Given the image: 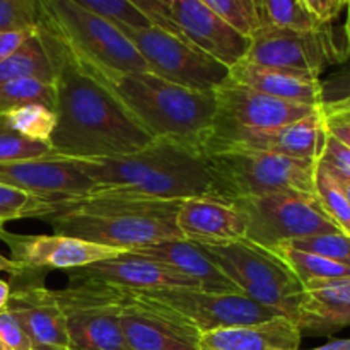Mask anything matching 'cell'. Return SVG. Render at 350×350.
<instances>
[{"instance_id": "obj_1", "label": "cell", "mask_w": 350, "mask_h": 350, "mask_svg": "<svg viewBox=\"0 0 350 350\" xmlns=\"http://www.w3.org/2000/svg\"><path fill=\"white\" fill-rule=\"evenodd\" d=\"M57 55V129L50 139L55 156H123L152 142L154 137L101 81L77 64L58 38Z\"/></svg>"}, {"instance_id": "obj_2", "label": "cell", "mask_w": 350, "mask_h": 350, "mask_svg": "<svg viewBox=\"0 0 350 350\" xmlns=\"http://www.w3.org/2000/svg\"><path fill=\"white\" fill-rule=\"evenodd\" d=\"M74 161L96 185L92 193L171 202L215 198L214 178L204 150L174 140L154 139L144 149L123 156Z\"/></svg>"}, {"instance_id": "obj_3", "label": "cell", "mask_w": 350, "mask_h": 350, "mask_svg": "<svg viewBox=\"0 0 350 350\" xmlns=\"http://www.w3.org/2000/svg\"><path fill=\"white\" fill-rule=\"evenodd\" d=\"M181 202L91 193L64 200L60 211L44 221L55 234L132 252L157 241L181 238L174 224Z\"/></svg>"}, {"instance_id": "obj_4", "label": "cell", "mask_w": 350, "mask_h": 350, "mask_svg": "<svg viewBox=\"0 0 350 350\" xmlns=\"http://www.w3.org/2000/svg\"><path fill=\"white\" fill-rule=\"evenodd\" d=\"M77 64L101 81L154 139L204 150L215 126L214 94L181 88L150 72H108Z\"/></svg>"}, {"instance_id": "obj_5", "label": "cell", "mask_w": 350, "mask_h": 350, "mask_svg": "<svg viewBox=\"0 0 350 350\" xmlns=\"http://www.w3.org/2000/svg\"><path fill=\"white\" fill-rule=\"evenodd\" d=\"M38 23L67 46L72 57L108 72H147L132 41L115 23L74 0H34Z\"/></svg>"}, {"instance_id": "obj_6", "label": "cell", "mask_w": 350, "mask_h": 350, "mask_svg": "<svg viewBox=\"0 0 350 350\" xmlns=\"http://www.w3.org/2000/svg\"><path fill=\"white\" fill-rule=\"evenodd\" d=\"M205 156L219 200L234 202L277 191L314 195L318 161L260 150H219Z\"/></svg>"}, {"instance_id": "obj_7", "label": "cell", "mask_w": 350, "mask_h": 350, "mask_svg": "<svg viewBox=\"0 0 350 350\" xmlns=\"http://www.w3.org/2000/svg\"><path fill=\"white\" fill-rule=\"evenodd\" d=\"M198 246L238 287L239 293L296 323L304 289L277 253L248 239Z\"/></svg>"}, {"instance_id": "obj_8", "label": "cell", "mask_w": 350, "mask_h": 350, "mask_svg": "<svg viewBox=\"0 0 350 350\" xmlns=\"http://www.w3.org/2000/svg\"><path fill=\"white\" fill-rule=\"evenodd\" d=\"M231 204L245 217L246 239L263 248L273 250L293 239L340 231L314 195L277 191L238 198Z\"/></svg>"}, {"instance_id": "obj_9", "label": "cell", "mask_w": 350, "mask_h": 350, "mask_svg": "<svg viewBox=\"0 0 350 350\" xmlns=\"http://www.w3.org/2000/svg\"><path fill=\"white\" fill-rule=\"evenodd\" d=\"M146 62L147 72L181 88L212 94L228 79L229 68L185 38L150 24L132 27L116 24Z\"/></svg>"}, {"instance_id": "obj_10", "label": "cell", "mask_w": 350, "mask_h": 350, "mask_svg": "<svg viewBox=\"0 0 350 350\" xmlns=\"http://www.w3.org/2000/svg\"><path fill=\"white\" fill-rule=\"evenodd\" d=\"M126 293V291H123ZM130 296L185 321L200 334L221 328L246 327L282 317L277 311L250 299L245 294L211 293L190 287L137 291Z\"/></svg>"}, {"instance_id": "obj_11", "label": "cell", "mask_w": 350, "mask_h": 350, "mask_svg": "<svg viewBox=\"0 0 350 350\" xmlns=\"http://www.w3.org/2000/svg\"><path fill=\"white\" fill-rule=\"evenodd\" d=\"M55 294L65 318L68 350H129L120 327L118 289L68 284Z\"/></svg>"}, {"instance_id": "obj_12", "label": "cell", "mask_w": 350, "mask_h": 350, "mask_svg": "<svg viewBox=\"0 0 350 350\" xmlns=\"http://www.w3.org/2000/svg\"><path fill=\"white\" fill-rule=\"evenodd\" d=\"M342 58L344 53L330 26L320 31L260 26L250 36L248 53L243 60L320 77L325 68Z\"/></svg>"}, {"instance_id": "obj_13", "label": "cell", "mask_w": 350, "mask_h": 350, "mask_svg": "<svg viewBox=\"0 0 350 350\" xmlns=\"http://www.w3.org/2000/svg\"><path fill=\"white\" fill-rule=\"evenodd\" d=\"M325 122L321 106L317 113L277 129H241L215 125L204 146V152L219 150H260L294 159L318 161L325 142Z\"/></svg>"}, {"instance_id": "obj_14", "label": "cell", "mask_w": 350, "mask_h": 350, "mask_svg": "<svg viewBox=\"0 0 350 350\" xmlns=\"http://www.w3.org/2000/svg\"><path fill=\"white\" fill-rule=\"evenodd\" d=\"M43 272L29 269L12 277L7 310L17 318L34 350H68L65 318L57 294L43 284Z\"/></svg>"}, {"instance_id": "obj_15", "label": "cell", "mask_w": 350, "mask_h": 350, "mask_svg": "<svg viewBox=\"0 0 350 350\" xmlns=\"http://www.w3.org/2000/svg\"><path fill=\"white\" fill-rule=\"evenodd\" d=\"M215 125L277 129L313 115L320 106L282 101L226 79L214 89Z\"/></svg>"}, {"instance_id": "obj_16", "label": "cell", "mask_w": 350, "mask_h": 350, "mask_svg": "<svg viewBox=\"0 0 350 350\" xmlns=\"http://www.w3.org/2000/svg\"><path fill=\"white\" fill-rule=\"evenodd\" d=\"M167 16L181 38L228 68L239 64L248 53L250 36L200 0H171Z\"/></svg>"}, {"instance_id": "obj_17", "label": "cell", "mask_w": 350, "mask_h": 350, "mask_svg": "<svg viewBox=\"0 0 350 350\" xmlns=\"http://www.w3.org/2000/svg\"><path fill=\"white\" fill-rule=\"evenodd\" d=\"M67 275L70 284H91V286L109 287L126 293L173 289V287L202 289L200 284L190 277L163 263L129 252L115 258L91 263L82 269L67 270Z\"/></svg>"}, {"instance_id": "obj_18", "label": "cell", "mask_w": 350, "mask_h": 350, "mask_svg": "<svg viewBox=\"0 0 350 350\" xmlns=\"http://www.w3.org/2000/svg\"><path fill=\"white\" fill-rule=\"evenodd\" d=\"M10 252V258L27 269L74 270L101 260L126 253L113 246L96 245L62 234H16L5 231L0 238Z\"/></svg>"}, {"instance_id": "obj_19", "label": "cell", "mask_w": 350, "mask_h": 350, "mask_svg": "<svg viewBox=\"0 0 350 350\" xmlns=\"http://www.w3.org/2000/svg\"><path fill=\"white\" fill-rule=\"evenodd\" d=\"M120 293V327L129 350H202L197 328L129 293Z\"/></svg>"}, {"instance_id": "obj_20", "label": "cell", "mask_w": 350, "mask_h": 350, "mask_svg": "<svg viewBox=\"0 0 350 350\" xmlns=\"http://www.w3.org/2000/svg\"><path fill=\"white\" fill-rule=\"evenodd\" d=\"M0 183L51 200H72L91 195L96 185L70 157L51 156L0 164Z\"/></svg>"}, {"instance_id": "obj_21", "label": "cell", "mask_w": 350, "mask_h": 350, "mask_svg": "<svg viewBox=\"0 0 350 350\" xmlns=\"http://www.w3.org/2000/svg\"><path fill=\"white\" fill-rule=\"evenodd\" d=\"M181 238L195 245H226L246 239V221L231 202L214 197L183 200L174 217Z\"/></svg>"}, {"instance_id": "obj_22", "label": "cell", "mask_w": 350, "mask_h": 350, "mask_svg": "<svg viewBox=\"0 0 350 350\" xmlns=\"http://www.w3.org/2000/svg\"><path fill=\"white\" fill-rule=\"evenodd\" d=\"M228 77L236 84L246 85L282 101L308 106H321L325 103V91L320 77H313L303 72L263 67L241 60L229 68Z\"/></svg>"}, {"instance_id": "obj_23", "label": "cell", "mask_w": 350, "mask_h": 350, "mask_svg": "<svg viewBox=\"0 0 350 350\" xmlns=\"http://www.w3.org/2000/svg\"><path fill=\"white\" fill-rule=\"evenodd\" d=\"M129 253L163 263V265L193 279L195 282L200 284L204 291L241 294L238 287L226 277V273L205 255L200 246L183 238L157 241L152 245L142 246V248L132 250Z\"/></svg>"}, {"instance_id": "obj_24", "label": "cell", "mask_w": 350, "mask_h": 350, "mask_svg": "<svg viewBox=\"0 0 350 350\" xmlns=\"http://www.w3.org/2000/svg\"><path fill=\"white\" fill-rule=\"evenodd\" d=\"M296 325L303 335H330L350 327V277L304 289Z\"/></svg>"}, {"instance_id": "obj_25", "label": "cell", "mask_w": 350, "mask_h": 350, "mask_svg": "<svg viewBox=\"0 0 350 350\" xmlns=\"http://www.w3.org/2000/svg\"><path fill=\"white\" fill-rule=\"evenodd\" d=\"M299 327L286 317L202 334V350H299Z\"/></svg>"}, {"instance_id": "obj_26", "label": "cell", "mask_w": 350, "mask_h": 350, "mask_svg": "<svg viewBox=\"0 0 350 350\" xmlns=\"http://www.w3.org/2000/svg\"><path fill=\"white\" fill-rule=\"evenodd\" d=\"M57 38L38 23L29 36L0 62V84L19 79L57 82Z\"/></svg>"}, {"instance_id": "obj_27", "label": "cell", "mask_w": 350, "mask_h": 350, "mask_svg": "<svg viewBox=\"0 0 350 350\" xmlns=\"http://www.w3.org/2000/svg\"><path fill=\"white\" fill-rule=\"evenodd\" d=\"M272 252L277 253L293 270L303 289H310L314 284L350 277V267L325 258V256L314 255V253L301 252L287 245H279Z\"/></svg>"}, {"instance_id": "obj_28", "label": "cell", "mask_w": 350, "mask_h": 350, "mask_svg": "<svg viewBox=\"0 0 350 350\" xmlns=\"http://www.w3.org/2000/svg\"><path fill=\"white\" fill-rule=\"evenodd\" d=\"M256 27L273 26L299 31H320L330 24H323L308 10L301 0H252Z\"/></svg>"}, {"instance_id": "obj_29", "label": "cell", "mask_w": 350, "mask_h": 350, "mask_svg": "<svg viewBox=\"0 0 350 350\" xmlns=\"http://www.w3.org/2000/svg\"><path fill=\"white\" fill-rule=\"evenodd\" d=\"M0 122L26 139L50 144L57 129V111L41 103H27L0 113Z\"/></svg>"}, {"instance_id": "obj_30", "label": "cell", "mask_w": 350, "mask_h": 350, "mask_svg": "<svg viewBox=\"0 0 350 350\" xmlns=\"http://www.w3.org/2000/svg\"><path fill=\"white\" fill-rule=\"evenodd\" d=\"M64 200L36 197L23 190L0 183V224L21 221V219H41L44 221L55 215L62 207Z\"/></svg>"}, {"instance_id": "obj_31", "label": "cell", "mask_w": 350, "mask_h": 350, "mask_svg": "<svg viewBox=\"0 0 350 350\" xmlns=\"http://www.w3.org/2000/svg\"><path fill=\"white\" fill-rule=\"evenodd\" d=\"M314 197L318 198L321 208L335 222V226L350 236V205L347 197L327 164L321 163L320 159L314 171Z\"/></svg>"}, {"instance_id": "obj_32", "label": "cell", "mask_w": 350, "mask_h": 350, "mask_svg": "<svg viewBox=\"0 0 350 350\" xmlns=\"http://www.w3.org/2000/svg\"><path fill=\"white\" fill-rule=\"evenodd\" d=\"M27 103H41L55 109L57 82H43L36 79H19L0 84V113Z\"/></svg>"}, {"instance_id": "obj_33", "label": "cell", "mask_w": 350, "mask_h": 350, "mask_svg": "<svg viewBox=\"0 0 350 350\" xmlns=\"http://www.w3.org/2000/svg\"><path fill=\"white\" fill-rule=\"evenodd\" d=\"M282 245L301 250V252L314 253V255L325 256V258L350 267V236L342 231L306 236V238L293 239Z\"/></svg>"}, {"instance_id": "obj_34", "label": "cell", "mask_w": 350, "mask_h": 350, "mask_svg": "<svg viewBox=\"0 0 350 350\" xmlns=\"http://www.w3.org/2000/svg\"><path fill=\"white\" fill-rule=\"evenodd\" d=\"M53 154L50 144L26 139L0 122V164L41 159Z\"/></svg>"}, {"instance_id": "obj_35", "label": "cell", "mask_w": 350, "mask_h": 350, "mask_svg": "<svg viewBox=\"0 0 350 350\" xmlns=\"http://www.w3.org/2000/svg\"><path fill=\"white\" fill-rule=\"evenodd\" d=\"M74 2L115 24H125L132 27H146L154 24L132 0H74Z\"/></svg>"}, {"instance_id": "obj_36", "label": "cell", "mask_w": 350, "mask_h": 350, "mask_svg": "<svg viewBox=\"0 0 350 350\" xmlns=\"http://www.w3.org/2000/svg\"><path fill=\"white\" fill-rule=\"evenodd\" d=\"M202 3L214 10L215 14L228 21L229 24L241 31L246 36H252L256 29L255 10L252 0H200Z\"/></svg>"}, {"instance_id": "obj_37", "label": "cell", "mask_w": 350, "mask_h": 350, "mask_svg": "<svg viewBox=\"0 0 350 350\" xmlns=\"http://www.w3.org/2000/svg\"><path fill=\"white\" fill-rule=\"evenodd\" d=\"M38 24V9L23 0H0V33L23 31Z\"/></svg>"}, {"instance_id": "obj_38", "label": "cell", "mask_w": 350, "mask_h": 350, "mask_svg": "<svg viewBox=\"0 0 350 350\" xmlns=\"http://www.w3.org/2000/svg\"><path fill=\"white\" fill-rule=\"evenodd\" d=\"M0 342L7 350H34L24 328L7 308L0 311Z\"/></svg>"}, {"instance_id": "obj_39", "label": "cell", "mask_w": 350, "mask_h": 350, "mask_svg": "<svg viewBox=\"0 0 350 350\" xmlns=\"http://www.w3.org/2000/svg\"><path fill=\"white\" fill-rule=\"evenodd\" d=\"M320 161L328 164L330 167H334V170H337L338 173L350 176V149L328 132L325 133V142L320 154Z\"/></svg>"}, {"instance_id": "obj_40", "label": "cell", "mask_w": 350, "mask_h": 350, "mask_svg": "<svg viewBox=\"0 0 350 350\" xmlns=\"http://www.w3.org/2000/svg\"><path fill=\"white\" fill-rule=\"evenodd\" d=\"M311 14L323 24H332L347 7V0H301Z\"/></svg>"}, {"instance_id": "obj_41", "label": "cell", "mask_w": 350, "mask_h": 350, "mask_svg": "<svg viewBox=\"0 0 350 350\" xmlns=\"http://www.w3.org/2000/svg\"><path fill=\"white\" fill-rule=\"evenodd\" d=\"M132 2L135 3V5L139 7V9L142 10V12L146 14V16L149 17V19L152 21L156 26L164 27V29L171 31V33H174L180 36V33L176 31V27L171 24L170 16H167V9L164 5H161L157 0H132Z\"/></svg>"}, {"instance_id": "obj_42", "label": "cell", "mask_w": 350, "mask_h": 350, "mask_svg": "<svg viewBox=\"0 0 350 350\" xmlns=\"http://www.w3.org/2000/svg\"><path fill=\"white\" fill-rule=\"evenodd\" d=\"M34 27L23 31H5V33H0V62L5 57H9V55L12 53L27 36H29L31 31H33Z\"/></svg>"}, {"instance_id": "obj_43", "label": "cell", "mask_w": 350, "mask_h": 350, "mask_svg": "<svg viewBox=\"0 0 350 350\" xmlns=\"http://www.w3.org/2000/svg\"><path fill=\"white\" fill-rule=\"evenodd\" d=\"M323 122H325V130H327L330 135H334L335 139L340 140L342 144H345V146L350 149V120L332 118V116L323 115Z\"/></svg>"}, {"instance_id": "obj_44", "label": "cell", "mask_w": 350, "mask_h": 350, "mask_svg": "<svg viewBox=\"0 0 350 350\" xmlns=\"http://www.w3.org/2000/svg\"><path fill=\"white\" fill-rule=\"evenodd\" d=\"M321 111H323V115L332 116V118L350 120V96L349 98L337 99V101H325L321 105Z\"/></svg>"}, {"instance_id": "obj_45", "label": "cell", "mask_w": 350, "mask_h": 350, "mask_svg": "<svg viewBox=\"0 0 350 350\" xmlns=\"http://www.w3.org/2000/svg\"><path fill=\"white\" fill-rule=\"evenodd\" d=\"M26 270H29L27 267L21 265V263L14 262L12 258H7V256L0 255V272H7L10 277H17L21 273H24Z\"/></svg>"}, {"instance_id": "obj_46", "label": "cell", "mask_w": 350, "mask_h": 350, "mask_svg": "<svg viewBox=\"0 0 350 350\" xmlns=\"http://www.w3.org/2000/svg\"><path fill=\"white\" fill-rule=\"evenodd\" d=\"M327 166H328V164H327ZM328 170L332 171V174H334V178H335V180H337V183L340 185L342 191H344V193H345V197H347V202H349V205H350V176H347V174L338 173L337 170H334V167H330V166H328Z\"/></svg>"}, {"instance_id": "obj_47", "label": "cell", "mask_w": 350, "mask_h": 350, "mask_svg": "<svg viewBox=\"0 0 350 350\" xmlns=\"http://www.w3.org/2000/svg\"><path fill=\"white\" fill-rule=\"evenodd\" d=\"M310 350H350V338L328 342V344L321 345V347H314V349H310Z\"/></svg>"}, {"instance_id": "obj_48", "label": "cell", "mask_w": 350, "mask_h": 350, "mask_svg": "<svg viewBox=\"0 0 350 350\" xmlns=\"http://www.w3.org/2000/svg\"><path fill=\"white\" fill-rule=\"evenodd\" d=\"M10 297V284L5 280H0V311H3L7 308Z\"/></svg>"}, {"instance_id": "obj_49", "label": "cell", "mask_w": 350, "mask_h": 350, "mask_svg": "<svg viewBox=\"0 0 350 350\" xmlns=\"http://www.w3.org/2000/svg\"><path fill=\"white\" fill-rule=\"evenodd\" d=\"M345 38H347V46L350 55V0L347 2V21H345Z\"/></svg>"}, {"instance_id": "obj_50", "label": "cell", "mask_w": 350, "mask_h": 350, "mask_svg": "<svg viewBox=\"0 0 350 350\" xmlns=\"http://www.w3.org/2000/svg\"><path fill=\"white\" fill-rule=\"evenodd\" d=\"M157 2H159L161 5H164V7H166V9H167V5H170L171 0H157Z\"/></svg>"}, {"instance_id": "obj_51", "label": "cell", "mask_w": 350, "mask_h": 350, "mask_svg": "<svg viewBox=\"0 0 350 350\" xmlns=\"http://www.w3.org/2000/svg\"><path fill=\"white\" fill-rule=\"evenodd\" d=\"M7 231V229H5V226H3V224H0V238H2V234H3V232H5Z\"/></svg>"}, {"instance_id": "obj_52", "label": "cell", "mask_w": 350, "mask_h": 350, "mask_svg": "<svg viewBox=\"0 0 350 350\" xmlns=\"http://www.w3.org/2000/svg\"><path fill=\"white\" fill-rule=\"evenodd\" d=\"M23 2H26V3H29V5L36 7V2H34V0H23ZM36 9H38V7H36Z\"/></svg>"}, {"instance_id": "obj_53", "label": "cell", "mask_w": 350, "mask_h": 350, "mask_svg": "<svg viewBox=\"0 0 350 350\" xmlns=\"http://www.w3.org/2000/svg\"><path fill=\"white\" fill-rule=\"evenodd\" d=\"M0 350H7V347L2 344V342H0Z\"/></svg>"}, {"instance_id": "obj_54", "label": "cell", "mask_w": 350, "mask_h": 350, "mask_svg": "<svg viewBox=\"0 0 350 350\" xmlns=\"http://www.w3.org/2000/svg\"><path fill=\"white\" fill-rule=\"evenodd\" d=\"M347 2H349V0H347Z\"/></svg>"}]
</instances>
